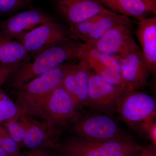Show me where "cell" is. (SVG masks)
<instances>
[{
  "label": "cell",
  "instance_id": "cell-30",
  "mask_svg": "<svg viewBox=\"0 0 156 156\" xmlns=\"http://www.w3.org/2000/svg\"><path fill=\"white\" fill-rule=\"evenodd\" d=\"M151 1H152V2H156V0H150Z\"/></svg>",
  "mask_w": 156,
  "mask_h": 156
},
{
  "label": "cell",
  "instance_id": "cell-28",
  "mask_svg": "<svg viewBox=\"0 0 156 156\" xmlns=\"http://www.w3.org/2000/svg\"><path fill=\"white\" fill-rule=\"evenodd\" d=\"M0 156H9L3 148L1 144V140H0Z\"/></svg>",
  "mask_w": 156,
  "mask_h": 156
},
{
  "label": "cell",
  "instance_id": "cell-8",
  "mask_svg": "<svg viewBox=\"0 0 156 156\" xmlns=\"http://www.w3.org/2000/svg\"><path fill=\"white\" fill-rule=\"evenodd\" d=\"M125 91L109 83L91 70L86 105L99 112L109 115L115 112L118 101Z\"/></svg>",
  "mask_w": 156,
  "mask_h": 156
},
{
  "label": "cell",
  "instance_id": "cell-18",
  "mask_svg": "<svg viewBox=\"0 0 156 156\" xmlns=\"http://www.w3.org/2000/svg\"><path fill=\"white\" fill-rule=\"evenodd\" d=\"M91 69L86 59L81 58L75 64V77L76 84L78 106L86 105L89 93V76Z\"/></svg>",
  "mask_w": 156,
  "mask_h": 156
},
{
  "label": "cell",
  "instance_id": "cell-1",
  "mask_svg": "<svg viewBox=\"0 0 156 156\" xmlns=\"http://www.w3.org/2000/svg\"><path fill=\"white\" fill-rule=\"evenodd\" d=\"M84 43L69 39L35 55L25 62L12 76V85L19 89L29 81L62 65L83 58Z\"/></svg>",
  "mask_w": 156,
  "mask_h": 156
},
{
  "label": "cell",
  "instance_id": "cell-5",
  "mask_svg": "<svg viewBox=\"0 0 156 156\" xmlns=\"http://www.w3.org/2000/svg\"><path fill=\"white\" fill-rule=\"evenodd\" d=\"M69 39L68 29L54 21L38 25L15 39L32 57Z\"/></svg>",
  "mask_w": 156,
  "mask_h": 156
},
{
  "label": "cell",
  "instance_id": "cell-19",
  "mask_svg": "<svg viewBox=\"0 0 156 156\" xmlns=\"http://www.w3.org/2000/svg\"><path fill=\"white\" fill-rule=\"evenodd\" d=\"M20 113L16 117L2 123L4 125L3 126L17 144L23 142L26 133L25 126L20 116Z\"/></svg>",
  "mask_w": 156,
  "mask_h": 156
},
{
  "label": "cell",
  "instance_id": "cell-4",
  "mask_svg": "<svg viewBox=\"0 0 156 156\" xmlns=\"http://www.w3.org/2000/svg\"><path fill=\"white\" fill-rule=\"evenodd\" d=\"M115 112L126 124L130 126H139L156 118V101L151 95L144 92L125 91L118 101Z\"/></svg>",
  "mask_w": 156,
  "mask_h": 156
},
{
  "label": "cell",
  "instance_id": "cell-7",
  "mask_svg": "<svg viewBox=\"0 0 156 156\" xmlns=\"http://www.w3.org/2000/svg\"><path fill=\"white\" fill-rule=\"evenodd\" d=\"M77 108L71 96L59 86L46 98L40 108L38 118L45 120L51 128L74 119Z\"/></svg>",
  "mask_w": 156,
  "mask_h": 156
},
{
  "label": "cell",
  "instance_id": "cell-16",
  "mask_svg": "<svg viewBox=\"0 0 156 156\" xmlns=\"http://www.w3.org/2000/svg\"><path fill=\"white\" fill-rule=\"evenodd\" d=\"M31 57L20 43L0 33V63L21 64Z\"/></svg>",
  "mask_w": 156,
  "mask_h": 156
},
{
  "label": "cell",
  "instance_id": "cell-12",
  "mask_svg": "<svg viewBox=\"0 0 156 156\" xmlns=\"http://www.w3.org/2000/svg\"><path fill=\"white\" fill-rule=\"evenodd\" d=\"M54 21L43 11L31 9L14 14L0 23V33L15 39L35 26Z\"/></svg>",
  "mask_w": 156,
  "mask_h": 156
},
{
  "label": "cell",
  "instance_id": "cell-29",
  "mask_svg": "<svg viewBox=\"0 0 156 156\" xmlns=\"http://www.w3.org/2000/svg\"><path fill=\"white\" fill-rule=\"evenodd\" d=\"M5 95H5L2 92V90H1V88H0V100H1V99H2L3 98L5 97Z\"/></svg>",
  "mask_w": 156,
  "mask_h": 156
},
{
  "label": "cell",
  "instance_id": "cell-3",
  "mask_svg": "<svg viewBox=\"0 0 156 156\" xmlns=\"http://www.w3.org/2000/svg\"><path fill=\"white\" fill-rule=\"evenodd\" d=\"M58 147L60 156H133L143 146L132 138L93 141L73 136Z\"/></svg>",
  "mask_w": 156,
  "mask_h": 156
},
{
  "label": "cell",
  "instance_id": "cell-11",
  "mask_svg": "<svg viewBox=\"0 0 156 156\" xmlns=\"http://www.w3.org/2000/svg\"><path fill=\"white\" fill-rule=\"evenodd\" d=\"M56 6L69 27L110 11L98 0H56Z\"/></svg>",
  "mask_w": 156,
  "mask_h": 156
},
{
  "label": "cell",
  "instance_id": "cell-24",
  "mask_svg": "<svg viewBox=\"0 0 156 156\" xmlns=\"http://www.w3.org/2000/svg\"><path fill=\"white\" fill-rule=\"evenodd\" d=\"M155 118L144 122L138 126V128L147 134L151 144L156 147V122Z\"/></svg>",
  "mask_w": 156,
  "mask_h": 156
},
{
  "label": "cell",
  "instance_id": "cell-9",
  "mask_svg": "<svg viewBox=\"0 0 156 156\" xmlns=\"http://www.w3.org/2000/svg\"><path fill=\"white\" fill-rule=\"evenodd\" d=\"M131 26L121 24L115 27L96 41L85 43L101 53L119 58L140 48L133 37Z\"/></svg>",
  "mask_w": 156,
  "mask_h": 156
},
{
  "label": "cell",
  "instance_id": "cell-2",
  "mask_svg": "<svg viewBox=\"0 0 156 156\" xmlns=\"http://www.w3.org/2000/svg\"><path fill=\"white\" fill-rule=\"evenodd\" d=\"M70 63H64L37 76L18 89L16 104L20 111L30 116L38 118L41 106L48 95L54 89L61 86Z\"/></svg>",
  "mask_w": 156,
  "mask_h": 156
},
{
  "label": "cell",
  "instance_id": "cell-27",
  "mask_svg": "<svg viewBox=\"0 0 156 156\" xmlns=\"http://www.w3.org/2000/svg\"><path fill=\"white\" fill-rule=\"evenodd\" d=\"M32 150L26 156H47L46 154L39 148Z\"/></svg>",
  "mask_w": 156,
  "mask_h": 156
},
{
  "label": "cell",
  "instance_id": "cell-21",
  "mask_svg": "<svg viewBox=\"0 0 156 156\" xmlns=\"http://www.w3.org/2000/svg\"><path fill=\"white\" fill-rule=\"evenodd\" d=\"M20 112L17 104L5 95L0 100V124L16 117Z\"/></svg>",
  "mask_w": 156,
  "mask_h": 156
},
{
  "label": "cell",
  "instance_id": "cell-17",
  "mask_svg": "<svg viewBox=\"0 0 156 156\" xmlns=\"http://www.w3.org/2000/svg\"><path fill=\"white\" fill-rule=\"evenodd\" d=\"M135 21L127 17L111 11L102 14L85 39L84 43L96 41L116 26L133 25Z\"/></svg>",
  "mask_w": 156,
  "mask_h": 156
},
{
  "label": "cell",
  "instance_id": "cell-6",
  "mask_svg": "<svg viewBox=\"0 0 156 156\" xmlns=\"http://www.w3.org/2000/svg\"><path fill=\"white\" fill-rule=\"evenodd\" d=\"M74 129L78 136L93 141H107L132 138L123 132L109 115H92L76 123Z\"/></svg>",
  "mask_w": 156,
  "mask_h": 156
},
{
  "label": "cell",
  "instance_id": "cell-10",
  "mask_svg": "<svg viewBox=\"0 0 156 156\" xmlns=\"http://www.w3.org/2000/svg\"><path fill=\"white\" fill-rule=\"evenodd\" d=\"M117 59L126 91H138L147 87L151 73L140 48L130 51Z\"/></svg>",
  "mask_w": 156,
  "mask_h": 156
},
{
  "label": "cell",
  "instance_id": "cell-15",
  "mask_svg": "<svg viewBox=\"0 0 156 156\" xmlns=\"http://www.w3.org/2000/svg\"><path fill=\"white\" fill-rule=\"evenodd\" d=\"M20 119L25 126L26 133L23 143L26 147L34 149L38 148L47 142L50 127L47 123L43 124L20 112Z\"/></svg>",
  "mask_w": 156,
  "mask_h": 156
},
{
  "label": "cell",
  "instance_id": "cell-13",
  "mask_svg": "<svg viewBox=\"0 0 156 156\" xmlns=\"http://www.w3.org/2000/svg\"><path fill=\"white\" fill-rule=\"evenodd\" d=\"M136 37L141 53L151 74L156 72V17H150L138 21Z\"/></svg>",
  "mask_w": 156,
  "mask_h": 156
},
{
  "label": "cell",
  "instance_id": "cell-22",
  "mask_svg": "<svg viewBox=\"0 0 156 156\" xmlns=\"http://www.w3.org/2000/svg\"><path fill=\"white\" fill-rule=\"evenodd\" d=\"M0 140L3 148L9 156L15 155L18 153L17 143L9 134L6 128L0 124Z\"/></svg>",
  "mask_w": 156,
  "mask_h": 156
},
{
  "label": "cell",
  "instance_id": "cell-26",
  "mask_svg": "<svg viewBox=\"0 0 156 156\" xmlns=\"http://www.w3.org/2000/svg\"><path fill=\"white\" fill-rule=\"evenodd\" d=\"M133 156H156V147L151 144L143 146L141 149Z\"/></svg>",
  "mask_w": 156,
  "mask_h": 156
},
{
  "label": "cell",
  "instance_id": "cell-23",
  "mask_svg": "<svg viewBox=\"0 0 156 156\" xmlns=\"http://www.w3.org/2000/svg\"><path fill=\"white\" fill-rule=\"evenodd\" d=\"M27 5L26 0H0V15H8Z\"/></svg>",
  "mask_w": 156,
  "mask_h": 156
},
{
  "label": "cell",
  "instance_id": "cell-20",
  "mask_svg": "<svg viewBox=\"0 0 156 156\" xmlns=\"http://www.w3.org/2000/svg\"><path fill=\"white\" fill-rule=\"evenodd\" d=\"M75 64L72 62L70 63L63 77L61 87L71 96L78 108L77 92L75 77Z\"/></svg>",
  "mask_w": 156,
  "mask_h": 156
},
{
  "label": "cell",
  "instance_id": "cell-25",
  "mask_svg": "<svg viewBox=\"0 0 156 156\" xmlns=\"http://www.w3.org/2000/svg\"><path fill=\"white\" fill-rule=\"evenodd\" d=\"M23 63L13 65H8L0 63V87Z\"/></svg>",
  "mask_w": 156,
  "mask_h": 156
},
{
  "label": "cell",
  "instance_id": "cell-14",
  "mask_svg": "<svg viewBox=\"0 0 156 156\" xmlns=\"http://www.w3.org/2000/svg\"><path fill=\"white\" fill-rule=\"evenodd\" d=\"M98 1L108 10L138 21L156 14V2L150 0Z\"/></svg>",
  "mask_w": 156,
  "mask_h": 156
}]
</instances>
